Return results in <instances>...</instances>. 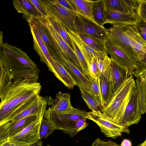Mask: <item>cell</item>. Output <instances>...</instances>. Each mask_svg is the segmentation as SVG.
I'll list each match as a JSON object with an SVG mask.
<instances>
[{
	"instance_id": "5b68a950",
	"label": "cell",
	"mask_w": 146,
	"mask_h": 146,
	"mask_svg": "<svg viewBox=\"0 0 146 146\" xmlns=\"http://www.w3.org/2000/svg\"><path fill=\"white\" fill-rule=\"evenodd\" d=\"M87 112L84 110L73 107L69 111L56 113L49 108L46 110L44 118L50 122L55 130H62L63 132L73 137L80 131L76 122L78 120L86 119Z\"/></svg>"
},
{
	"instance_id": "1f68e13d",
	"label": "cell",
	"mask_w": 146,
	"mask_h": 146,
	"mask_svg": "<svg viewBox=\"0 0 146 146\" xmlns=\"http://www.w3.org/2000/svg\"><path fill=\"white\" fill-rule=\"evenodd\" d=\"M55 130L52 123L47 119H42L39 128L40 138H46Z\"/></svg>"
},
{
	"instance_id": "4316f807",
	"label": "cell",
	"mask_w": 146,
	"mask_h": 146,
	"mask_svg": "<svg viewBox=\"0 0 146 146\" xmlns=\"http://www.w3.org/2000/svg\"><path fill=\"white\" fill-rule=\"evenodd\" d=\"M79 89L81 96L88 108L92 111L102 112V107L99 98L94 96L90 90Z\"/></svg>"
},
{
	"instance_id": "bcb514c9",
	"label": "cell",
	"mask_w": 146,
	"mask_h": 146,
	"mask_svg": "<svg viewBox=\"0 0 146 146\" xmlns=\"http://www.w3.org/2000/svg\"><path fill=\"white\" fill-rule=\"evenodd\" d=\"M12 145L11 146H24L22 145H18L16 144H12Z\"/></svg>"
},
{
	"instance_id": "5bb4252c",
	"label": "cell",
	"mask_w": 146,
	"mask_h": 146,
	"mask_svg": "<svg viewBox=\"0 0 146 146\" xmlns=\"http://www.w3.org/2000/svg\"><path fill=\"white\" fill-rule=\"evenodd\" d=\"M141 118L137 90H133L122 117L120 125L129 127L137 124Z\"/></svg>"
},
{
	"instance_id": "d4e9b609",
	"label": "cell",
	"mask_w": 146,
	"mask_h": 146,
	"mask_svg": "<svg viewBox=\"0 0 146 146\" xmlns=\"http://www.w3.org/2000/svg\"><path fill=\"white\" fill-rule=\"evenodd\" d=\"M12 81L0 58V99L4 98L12 84Z\"/></svg>"
},
{
	"instance_id": "277c9868",
	"label": "cell",
	"mask_w": 146,
	"mask_h": 146,
	"mask_svg": "<svg viewBox=\"0 0 146 146\" xmlns=\"http://www.w3.org/2000/svg\"><path fill=\"white\" fill-rule=\"evenodd\" d=\"M136 82L133 76L129 78L120 89L113 95L102 112L112 122L120 125L125 108L129 100Z\"/></svg>"
},
{
	"instance_id": "681fc988",
	"label": "cell",
	"mask_w": 146,
	"mask_h": 146,
	"mask_svg": "<svg viewBox=\"0 0 146 146\" xmlns=\"http://www.w3.org/2000/svg\"></svg>"
},
{
	"instance_id": "83f0119b",
	"label": "cell",
	"mask_w": 146,
	"mask_h": 146,
	"mask_svg": "<svg viewBox=\"0 0 146 146\" xmlns=\"http://www.w3.org/2000/svg\"><path fill=\"white\" fill-rule=\"evenodd\" d=\"M92 13L95 22L104 26L105 20V10L103 0L95 1L93 6Z\"/></svg>"
},
{
	"instance_id": "74e56055",
	"label": "cell",
	"mask_w": 146,
	"mask_h": 146,
	"mask_svg": "<svg viewBox=\"0 0 146 146\" xmlns=\"http://www.w3.org/2000/svg\"><path fill=\"white\" fill-rule=\"evenodd\" d=\"M29 1L36 7L43 18L48 16L39 0H29Z\"/></svg>"
},
{
	"instance_id": "9c48e42d",
	"label": "cell",
	"mask_w": 146,
	"mask_h": 146,
	"mask_svg": "<svg viewBox=\"0 0 146 146\" xmlns=\"http://www.w3.org/2000/svg\"><path fill=\"white\" fill-rule=\"evenodd\" d=\"M87 119L96 123L106 137L115 139L121 136L123 133H130L128 127L115 123L107 119L101 111H91L87 112Z\"/></svg>"
},
{
	"instance_id": "44dd1931",
	"label": "cell",
	"mask_w": 146,
	"mask_h": 146,
	"mask_svg": "<svg viewBox=\"0 0 146 146\" xmlns=\"http://www.w3.org/2000/svg\"><path fill=\"white\" fill-rule=\"evenodd\" d=\"M135 77L140 108L141 114H143L146 112V70L138 74Z\"/></svg>"
},
{
	"instance_id": "4fadbf2b",
	"label": "cell",
	"mask_w": 146,
	"mask_h": 146,
	"mask_svg": "<svg viewBox=\"0 0 146 146\" xmlns=\"http://www.w3.org/2000/svg\"><path fill=\"white\" fill-rule=\"evenodd\" d=\"M54 45L56 51V56L53 58L62 65L72 77L76 86L79 88L90 90V78L83 74L72 62L64 55L56 46Z\"/></svg>"
},
{
	"instance_id": "603a6c76",
	"label": "cell",
	"mask_w": 146,
	"mask_h": 146,
	"mask_svg": "<svg viewBox=\"0 0 146 146\" xmlns=\"http://www.w3.org/2000/svg\"><path fill=\"white\" fill-rule=\"evenodd\" d=\"M46 108V107H44L41 112L37 115L27 117L17 121L13 122V124L7 131L8 139L18 135L23 129L29 126L33 122L36 120L38 116L41 113L45 111Z\"/></svg>"
},
{
	"instance_id": "e0dca14e",
	"label": "cell",
	"mask_w": 146,
	"mask_h": 146,
	"mask_svg": "<svg viewBox=\"0 0 146 146\" xmlns=\"http://www.w3.org/2000/svg\"><path fill=\"white\" fill-rule=\"evenodd\" d=\"M111 59L110 68L113 95L118 92L127 80L133 75L127 68Z\"/></svg>"
},
{
	"instance_id": "7dc6e473",
	"label": "cell",
	"mask_w": 146,
	"mask_h": 146,
	"mask_svg": "<svg viewBox=\"0 0 146 146\" xmlns=\"http://www.w3.org/2000/svg\"><path fill=\"white\" fill-rule=\"evenodd\" d=\"M46 146H50V145H46Z\"/></svg>"
},
{
	"instance_id": "4dcf8cb0",
	"label": "cell",
	"mask_w": 146,
	"mask_h": 146,
	"mask_svg": "<svg viewBox=\"0 0 146 146\" xmlns=\"http://www.w3.org/2000/svg\"><path fill=\"white\" fill-rule=\"evenodd\" d=\"M77 33L86 44L95 50L106 52L104 46L96 40L86 34L82 33Z\"/></svg>"
},
{
	"instance_id": "7c38bea8",
	"label": "cell",
	"mask_w": 146,
	"mask_h": 146,
	"mask_svg": "<svg viewBox=\"0 0 146 146\" xmlns=\"http://www.w3.org/2000/svg\"><path fill=\"white\" fill-rule=\"evenodd\" d=\"M45 112L41 113L36 120L23 129L18 135L8 139L12 144L30 146L40 140L39 128Z\"/></svg>"
},
{
	"instance_id": "484cf974",
	"label": "cell",
	"mask_w": 146,
	"mask_h": 146,
	"mask_svg": "<svg viewBox=\"0 0 146 146\" xmlns=\"http://www.w3.org/2000/svg\"><path fill=\"white\" fill-rule=\"evenodd\" d=\"M57 65V73L55 76L69 89H73L76 84L70 75L62 65L54 59Z\"/></svg>"
},
{
	"instance_id": "d6986e66",
	"label": "cell",
	"mask_w": 146,
	"mask_h": 146,
	"mask_svg": "<svg viewBox=\"0 0 146 146\" xmlns=\"http://www.w3.org/2000/svg\"><path fill=\"white\" fill-rule=\"evenodd\" d=\"M71 96L67 93L58 92L53 99L49 96L47 100L48 104L51 107L49 108L52 111L60 113L69 111L72 110L73 107L70 102Z\"/></svg>"
},
{
	"instance_id": "f1b7e54d",
	"label": "cell",
	"mask_w": 146,
	"mask_h": 146,
	"mask_svg": "<svg viewBox=\"0 0 146 146\" xmlns=\"http://www.w3.org/2000/svg\"><path fill=\"white\" fill-rule=\"evenodd\" d=\"M101 73L103 74L110 68L111 59L105 52H100L94 58Z\"/></svg>"
},
{
	"instance_id": "f546056e",
	"label": "cell",
	"mask_w": 146,
	"mask_h": 146,
	"mask_svg": "<svg viewBox=\"0 0 146 146\" xmlns=\"http://www.w3.org/2000/svg\"><path fill=\"white\" fill-rule=\"evenodd\" d=\"M47 17L55 31L60 36L68 45L72 49L71 41L67 33L66 30L55 19L48 16Z\"/></svg>"
},
{
	"instance_id": "d590c367",
	"label": "cell",
	"mask_w": 146,
	"mask_h": 146,
	"mask_svg": "<svg viewBox=\"0 0 146 146\" xmlns=\"http://www.w3.org/2000/svg\"><path fill=\"white\" fill-rule=\"evenodd\" d=\"M138 15L141 21L146 22V0H141Z\"/></svg>"
},
{
	"instance_id": "ee69618b",
	"label": "cell",
	"mask_w": 146,
	"mask_h": 146,
	"mask_svg": "<svg viewBox=\"0 0 146 146\" xmlns=\"http://www.w3.org/2000/svg\"><path fill=\"white\" fill-rule=\"evenodd\" d=\"M30 146H42V142L40 141Z\"/></svg>"
},
{
	"instance_id": "b9f144b4",
	"label": "cell",
	"mask_w": 146,
	"mask_h": 146,
	"mask_svg": "<svg viewBox=\"0 0 146 146\" xmlns=\"http://www.w3.org/2000/svg\"><path fill=\"white\" fill-rule=\"evenodd\" d=\"M3 33L2 31H0V51L3 42Z\"/></svg>"
},
{
	"instance_id": "ba28073f",
	"label": "cell",
	"mask_w": 146,
	"mask_h": 146,
	"mask_svg": "<svg viewBox=\"0 0 146 146\" xmlns=\"http://www.w3.org/2000/svg\"><path fill=\"white\" fill-rule=\"evenodd\" d=\"M29 23L32 35L34 49L39 55L40 61L47 66L49 70L55 76L57 65L55 60L48 51L38 31L36 25L32 17L27 20Z\"/></svg>"
},
{
	"instance_id": "ac0fdd59",
	"label": "cell",
	"mask_w": 146,
	"mask_h": 146,
	"mask_svg": "<svg viewBox=\"0 0 146 146\" xmlns=\"http://www.w3.org/2000/svg\"><path fill=\"white\" fill-rule=\"evenodd\" d=\"M98 81L100 92L99 98L103 108L108 104L113 94L111 68L100 75Z\"/></svg>"
},
{
	"instance_id": "7402d4cb",
	"label": "cell",
	"mask_w": 146,
	"mask_h": 146,
	"mask_svg": "<svg viewBox=\"0 0 146 146\" xmlns=\"http://www.w3.org/2000/svg\"><path fill=\"white\" fill-rule=\"evenodd\" d=\"M71 1L75 8V11L77 14L96 23L92 13L93 6L95 1L71 0Z\"/></svg>"
},
{
	"instance_id": "8d00e7d4",
	"label": "cell",
	"mask_w": 146,
	"mask_h": 146,
	"mask_svg": "<svg viewBox=\"0 0 146 146\" xmlns=\"http://www.w3.org/2000/svg\"><path fill=\"white\" fill-rule=\"evenodd\" d=\"M90 146H120L115 142L112 141H105L99 138L96 139Z\"/></svg>"
},
{
	"instance_id": "7a4b0ae2",
	"label": "cell",
	"mask_w": 146,
	"mask_h": 146,
	"mask_svg": "<svg viewBox=\"0 0 146 146\" xmlns=\"http://www.w3.org/2000/svg\"><path fill=\"white\" fill-rule=\"evenodd\" d=\"M0 58L12 80L29 79L37 82L39 70L37 65L20 48L3 42Z\"/></svg>"
},
{
	"instance_id": "ab89813d",
	"label": "cell",
	"mask_w": 146,
	"mask_h": 146,
	"mask_svg": "<svg viewBox=\"0 0 146 146\" xmlns=\"http://www.w3.org/2000/svg\"><path fill=\"white\" fill-rule=\"evenodd\" d=\"M138 27L141 35L143 38L146 40V22L141 21Z\"/></svg>"
},
{
	"instance_id": "30bf717a",
	"label": "cell",
	"mask_w": 146,
	"mask_h": 146,
	"mask_svg": "<svg viewBox=\"0 0 146 146\" xmlns=\"http://www.w3.org/2000/svg\"><path fill=\"white\" fill-rule=\"evenodd\" d=\"M41 20L44 26L47 34L53 44L56 46L64 55L72 62L86 76L78 60L74 53L73 49L68 45L60 36L55 31L47 17L41 19Z\"/></svg>"
},
{
	"instance_id": "7bdbcfd3",
	"label": "cell",
	"mask_w": 146,
	"mask_h": 146,
	"mask_svg": "<svg viewBox=\"0 0 146 146\" xmlns=\"http://www.w3.org/2000/svg\"><path fill=\"white\" fill-rule=\"evenodd\" d=\"M12 144V143L8 139L7 141L1 146H11Z\"/></svg>"
},
{
	"instance_id": "8992f818",
	"label": "cell",
	"mask_w": 146,
	"mask_h": 146,
	"mask_svg": "<svg viewBox=\"0 0 146 146\" xmlns=\"http://www.w3.org/2000/svg\"><path fill=\"white\" fill-rule=\"evenodd\" d=\"M104 47L106 52L110 55L111 59L127 68L132 75L135 76L138 60L133 54L113 40L109 34L105 41Z\"/></svg>"
},
{
	"instance_id": "8fae6325",
	"label": "cell",
	"mask_w": 146,
	"mask_h": 146,
	"mask_svg": "<svg viewBox=\"0 0 146 146\" xmlns=\"http://www.w3.org/2000/svg\"><path fill=\"white\" fill-rule=\"evenodd\" d=\"M75 23L77 33L86 34L97 40L104 46L108 29L77 14Z\"/></svg>"
},
{
	"instance_id": "ffe728a7",
	"label": "cell",
	"mask_w": 146,
	"mask_h": 146,
	"mask_svg": "<svg viewBox=\"0 0 146 146\" xmlns=\"http://www.w3.org/2000/svg\"><path fill=\"white\" fill-rule=\"evenodd\" d=\"M13 3L18 13L23 14L27 20L32 16L40 19L43 18L29 0H14Z\"/></svg>"
},
{
	"instance_id": "3957f363",
	"label": "cell",
	"mask_w": 146,
	"mask_h": 146,
	"mask_svg": "<svg viewBox=\"0 0 146 146\" xmlns=\"http://www.w3.org/2000/svg\"><path fill=\"white\" fill-rule=\"evenodd\" d=\"M108 31L113 40L137 58V64L146 62V40L141 35L138 26L113 25Z\"/></svg>"
},
{
	"instance_id": "c3c4849f",
	"label": "cell",
	"mask_w": 146,
	"mask_h": 146,
	"mask_svg": "<svg viewBox=\"0 0 146 146\" xmlns=\"http://www.w3.org/2000/svg\"><path fill=\"white\" fill-rule=\"evenodd\" d=\"M1 145H0V146H1Z\"/></svg>"
},
{
	"instance_id": "f35d334b",
	"label": "cell",
	"mask_w": 146,
	"mask_h": 146,
	"mask_svg": "<svg viewBox=\"0 0 146 146\" xmlns=\"http://www.w3.org/2000/svg\"><path fill=\"white\" fill-rule=\"evenodd\" d=\"M55 0L56 2L64 7L75 11V8L71 0Z\"/></svg>"
},
{
	"instance_id": "f6af8a7d",
	"label": "cell",
	"mask_w": 146,
	"mask_h": 146,
	"mask_svg": "<svg viewBox=\"0 0 146 146\" xmlns=\"http://www.w3.org/2000/svg\"><path fill=\"white\" fill-rule=\"evenodd\" d=\"M137 146H146V140L142 143L138 145Z\"/></svg>"
},
{
	"instance_id": "9a60e30c",
	"label": "cell",
	"mask_w": 146,
	"mask_h": 146,
	"mask_svg": "<svg viewBox=\"0 0 146 146\" xmlns=\"http://www.w3.org/2000/svg\"><path fill=\"white\" fill-rule=\"evenodd\" d=\"M140 1L103 0L105 10L124 13L138 15Z\"/></svg>"
},
{
	"instance_id": "cb8c5ba5",
	"label": "cell",
	"mask_w": 146,
	"mask_h": 146,
	"mask_svg": "<svg viewBox=\"0 0 146 146\" xmlns=\"http://www.w3.org/2000/svg\"><path fill=\"white\" fill-rule=\"evenodd\" d=\"M36 25L37 29L41 38L45 43L53 57L56 56V51L54 44L49 38L45 30L44 26L41 19L31 17Z\"/></svg>"
},
{
	"instance_id": "52a82bcc",
	"label": "cell",
	"mask_w": 146,
	"mask_h": 146,
	"mask_svg": "<svg viewBox=\"0 0 146 146\" xmlns=\"http://www.w3.org/2000/svg\"><path fill=\"white\" fill-rule=\"evenodd\" d=\"M39 1L48 16L56 20L67 30L76 32L75 20L77 14L75 11L64 7L55 0Z\"/></svg>"
},
{
	"instance_id": "836d02e7",
	"label": "cell",
	"mask_w": 146,
	"mask_h": 146,
	"mask_svg": "<svg viewBox=\"0 0 146 146\" xmlns=\"http://www.w3.org/2000/svg\"><path fill=\"white\" fill-rule=\"evenodd\" d=\"M13 124V122L9 121L0 126V145H3L7 140V131Z\"/></svg>"
},
{
	"instance_id": "2e32d148",
	"label": "cell",
	"mask_w": 146,
	"mask_h": 146,
	"mask_svg": "<svg viewBox=\"0 0 146 146\" xmlns=\"http://www.w3.org/2000/svg\"><path fill=\"white\" fill-rule=\"evenodd\" d=\"M105 10L104 25L110 24L114 26L134 25L138 26L141 19L137 14H126Z\"/></svg>"
},
{
	"instance_id": "6da1fadb",
	"label": "cell",
	"mask_w": 146,
	"mask_h": 146,
	"mask_svg": "<svg viewBox=\"0 0 146 146\" xmlns=\"http://www.w3.org/2000/svg\"><path fill=\"white\" fill-rule=\"evenodd\" d=\"M40 84L29 79L13 81L0 102V126L10 121L27 107L39 94Z\"/></svg>"
},
{
	"instance_id": "60d3db41",
	"label": "cell",
	"mask_w": 146,
	"mask_h": 146,
	"mask_svg": "<svg viewBox=\"0 0 146 146\" xmlns=\"http://www.w3.org/2000/svg\"><path fill=\"white\" fill-rule=\"evenodd\" d=\"M132 143L131 140L128 139H124L122 141L120 146H132Z\"/></svg>"
},
{
	"instance_id": "d6a6232c",
	"label": "cell",
	"mask_w": 146,
	"mask_h": 146,
	"mask_svg": "<svg viewBox=\"0 0 146 146\" xmlns=\"http://www.w3.org/2000/svg\"><path fill=\"white\" fill-rule=\"evenodd\" d=\"M88 67L90 77L96 80H98L101 74L94 58L91 59Z\"/></svg>"
},
{
	"instance_id": "e575fe53",
	"label": "cell",
	"mask_w": 146,
	"mask_h": 146,
	"mask_svg": "<svg viewBox=\"0 0 146 146\" xmlns=\"http://www.w3.org/2000/svg\"><path fill=\"white\" fill-rule=\"evenodd\" d=\"M90 91L96 97L99 98L100 96V89L98 80L90 77Z\"/></svg>"
}]
</instances>
